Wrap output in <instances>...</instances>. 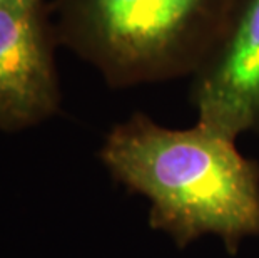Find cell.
Returning a JSON list of instances; mask_svg holds the SVG:
<instances>
[{
	"mask_svg": "<svg viewBox=\"0 0 259 258\" xmlns=\"http://www.w3.org/2000/svg\"><path fill=\"white\" fill-rule=\"evenodd\" d=\"M5 2H7V0H0V5H2V4H5Z\"/></svg>",
	"mask_w": 259,
	"mask_h": 258,
	"instance_id": "5b68a950",
	"label": "cell"
},
{
	"mask_svg": "<svg viewBox=\"0 0 259 258\" xmlns=\"http://www.w3.org/2000/svg\"><path fill=\"white\" fill-rule=\"evenodd\" d=\"M197 123L236 141L259 129V0H233L216 42L194 72Z\"/></svg>",
	"mask_w": 259,
	"mask_h": 258,
	"instance_id": "3957f363",
	"label": "cell"
},
{
	"mask_svg": "<svg viewBox=\"0 0 259 258\" xmlns=\"http://www.w3.org/2000/svg\"><path fill=\"white\" fill-rule=\"evenodd\" d=\"M233 0H57L62 44L111 86L196 72Z\"/></svg>",
	"mask_w": 259,
	"mask_h": 258,
	"instance_id": "7a4b0ae2",
	"label": "cell"
},
{
	"mask_svg": "<svg viewBox=\"0 0 259 258\" xmlns=\"http://www.w3.org/2000/svg\"><path fill=\"white\" fill-rule=\"evenodd\" d=\"M59 101L44 0H7L0 5V129L42 123Z\"/></svg>",
	"mask_w": 259,
	"mask_h": 258,
	"instance_id": "277c9868",
	"label": "cell"
},
{
	"mask_svg": "<svg viewBox=\"0 0 259 258\" xmlns=\"http://www.w3.org/2000/svg\"><path fill=\"white\" fill-rule=\"evenodd\" d=\"M234 142L199 123L170 129L136 113L109 133L101 159L179 246L212 235L234 250L259 233V168Z\"/></svg>",
	"mask_w": 259,
	"mask_h": 258,
	"instance_id": "6da1fadb",
	"label": "cell"
}]
</instances>
